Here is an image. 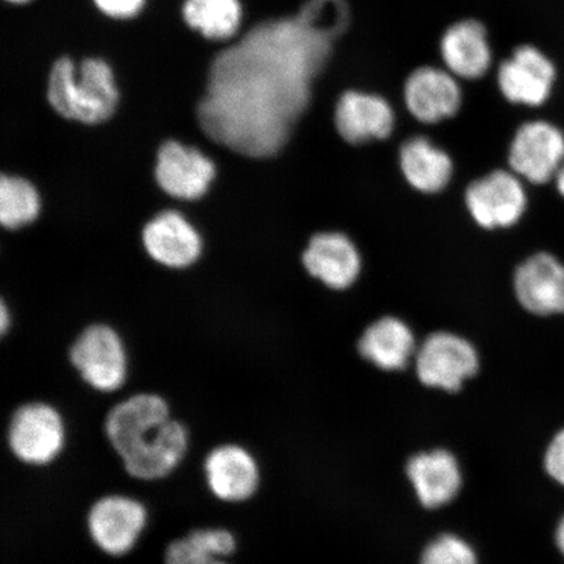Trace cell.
Here are the masks:
<instances>
[{
	"label": "cell",
	"instance_id": "obj_21",
	"mask_svg": "<svg viewBox=\"0 0 564 564\" xmlns=\"http://www.w3.org/2000/svg\"><path fill=\"white\" fill-rule=\"evenodd\" d=\"M414 347L412 330L397 317H383L372 323L358 344L361 356L386 371L404 369Z\"/></svg>",
	"mask_w": 564,
	"mask_h": 564
},
{
	"label": "cell",
	"instance_id": "obj_29",
	"mask_svg": "<svg viewBox=\"0 0 564 564\" xmlns=\"http://www.w3.org/2000/svg\"><path fill=\"white\" fill-rule=\"evenodd\" d=\"M554 541L556 549H558V552L561 553L564 560V514L560 519L558 524H556Z\"/></svg>",
	"mask_w": 564,
	"mask_h": 564
},
{
	"label": "cell",
	"instance_id": "obj_25",
	"mask_svg": "<svg viewBox=\"0 0 564 564\" xmlns=\"http://www.w3.org/2000/svg\"><path fill=\"white\" fill-rule=\"evenodd\" d=\"M39 195L30 182L2 176L0 180V223L7 229L24 227L37 217Z\"/></svg>",
	"mask_w": 564,
	"mask_h": 564
},
{
	"label": "cell",
	"instance_id": "obj_2",
	"mask_svg": "<svg viewBox=\"0 0 564 564\" xmlns=\"http://www.w3.org/2000/svg\"><path fill=\"white\" fill-rule=\"evenodd\" d=\"M47 100L62 117L96 124L112 116L118 91L111 69L104 61H83L76 70L73 61L61 58L48 76Z\"/></svg>",
	"mask_w": 564,
	"mask_h": 564
},
{
	"label": "cell",
	"instance_id": "obj_19",
	"mask_svg": "<svg viewBox=\"0 0 564 564\" xmlns=\"http://www.w3.org/2000/svg\"><path fill=\"white\" fill-rule=\"evenodd\" d=\"M441 54L451 74L478 79L491 65L488 32L479 21H458L443 34Z\"/></svg>",
	"mask_w": 564,
	"mask_h": 564
},
{
	"label": "cell",
	"instance_id": "obj_14",
	"mask_svg": "<svg viewBox=\"0 0 564 564\" xmlns=\"http://www.w3.org/2000/svg\"><path fill=\"white\" fill-rule=\"evenodd\" d=\"M214 176L215 165L195 148L176 141H167L160 148L156 178L166 194L178 199H199Z\"/></svg>",
	"mask_w": 564,
	"mask_h": 564
},
{
	"label": "cell",
	"instance_id": "obj_17",
	"mask_svg": "<svg viewBox=\"0 0 564 564\" xmlns=\"http://www.w3.org/2000/svg\"><path fill=\"white\" fill-rule=\"evenodd\" d=\"M303 264L314 278L333 289H347L361 272L357 247L341 232H321L303 253Z\"/></svg>",
	"mask_w": 564,
	"mask_h": 564
},
{
	"label": "cell",
	"instance_id": "obj_8",
	"mask_svg": "<svg viewBox=\"0 0 564 564\" xmlns=\"http://www.w3.org/2000/svg\"><path fill=\"white\" fill-rule=\"evenodd\" d=\"M478 366L474 345L454 334L429 336L417 355L421 382L447 392L460 390L465 380L476 376Z\"/></svg>",
	"mask_w": 564,
	"mask_h": 564
},
{
	"label": "cell",
	"instance_id": "obj_10",
	"mask_svg": "<svg viewBox=\"0 0 564 564\" xmlns=\"http://www.w3.org/2000/svg\"><path fill=\"white\" fill-rule=\"evenodd\" d=\"M203 474L212 496L224 503H243L259 490L257 458L238 443L212 448L203 462Z\"/></svg>",
	"mask_w": 564,
	"mask_h": 564
},
{
	"label": "cell",
	"instance_id": "obj_12",
	"mask_svg": "<svg viewBox=\"0 0 564 564\" xmlns=\"http://www.w3.org/2000/svg\"><path fill=\"white\" fill-rule=\"evenodd\" d=\"M514 294L528 313L564 315V262L550 252H538L518 267Z\"/></svg>",
	"mask_w": 564,
	"mask_h": 564
},
{
	"label": "cell",
	"instance_id": "obj_7",
	"mask_svg": "<svg viewBox=\"0 0 564 564\" xmlns=\"http://www.w3.org/2000/svg\"><path fill=\"white\" fill-rule=\"evenodd\" d=\"M511 171L533 185L555 180L564 165V132L546 121L524 123L514 133L509 154Z\"/></svg>",
	"mask_w": 564,
	"mask_h": 564
},
{
	"label": "cell",
	"instance_id": "obj_24",
	"mask_svg": "<svg viewBox=\"0 0 564 564\" xmlns=\"http://www.w3.org/2000/svg\"><path fill=\"white\" fill-rule=\"evenodd\" d=\"M238 0H186L183 18L186 23L209 40H227L241 21Z\"/></svg>",
	"mask_w": 564,
	"mask_h": 564
},
{
	"label": "cell",
	"instance_id": "obj_13",
	"mask_svg": "<svg viewBox=\"0 0 564 564\" xmlns=\"http://www.w3.org/2000/svg\"><path fill=\"white\" fill-rule=\"evenodd\" d=\"M189 448L188 429L172 417L150 440L121 458L127 475L138 481H160L173 474L185 460Z\"/></svg>",
	"mask_w": 564,
	"mask_h": 564
},
{
	"label": "cell",
	"instance_id": "obj_9",
	"mask_svg": "<svg viewBox=\"0 0 564 564\" xmlns=\"http://www.w3.org/2000/svg\"><path fill=\"white\" fill-rule=\"evenodd\" d=\"M465 200L476 223L486 229L512 227L521 220L528 206L523 180L505 171L471 183Z\"/></svg>",
	"mask_w": 564,
	"mask_h": 564
},
{
	"label": "cell",
	"instance_id": "obj_33",
	"mask_svg": "<svg viewBox=\"0 0 564 564\" xmlns=\"http://www.w3.org/2000/svg\"><path fill=\"white\" fill-rule=\"evenodd\" d=\"M210 564H230V563H228L225 560H216V561L212 562Z\"/></svg>",
	"mask_w": 564,
	"mask_h": 564
},
{
	"label": "cell",
	"instance_id": "obj_1",
	"mask_svg": "<svg viewBox=\"0 0 564 564\" xmlns=\"http://www.w3.org/2000/svg\"><path fill=\"white\" fill-rule=\"evenodd\" d=\"M294 32L259 26L217 56L197 112L208 138L249 158L281 150L307 100L306 63L289 53Z\"/></svg>",
	"mask_w": 564,
	"mask_h": 564
},
{
	"label": "cell",
	"instance_id": "obj_32",
	"mask_svg": "<svg viewBox=\"0 0 564 564\" xmlns=\"http://www.w3.org/2000/svg\"><path fill=\"white\" fill-rule=\"evenodd\" d=\"M7 2L21 4V3L30 2V0H7Z\"/></svg>",
	"mask_w": 564,
	"mask_h": 564
},
{
	"label": "cell",
	"instance_id": "obj_23",
	"mask_svg": "<svg viewBox=\"0 0 564 564\" xmlns=\"http://www.w3.org/2000/svg\"><path fill=\"white\" fill-rule=\"evenodd\" d=\"M238 549V540L228 528H195L169 542L164 564H210L229 558Z\"/></svg>",
	"mask_w": 564,
	"mask_h": 564
},
{
	"label": "cell",
	"instance_id": "obj_26",
	"mask_svg": "<svg viewBox=\"0 0 564 564\" xmlns=\"http://www.w3.org/2000/svg\"><path fill=\"white\" fill-rule=\"evenodd\" d=\"M421 564H478L475 550L455 534H443L422 554Z\"/></svg>",
	"mask_w": 564,
	"mask_h": 564
},
{
	"label": "cell",
	"instance_id": "obj_31",
	"mask_svg": "<svg viewBox=\"0 0 564 564\" xmlns=\"http://www.w3.org/2000/svg\"><path fill=\"white\" fill-rule=\"evenodd\" d=\"M555 187H556V192L560 193V195L563 197L564 199V165L562 166L561 171L558 174H556L555 176Z\"/></svg>",
	"mask_w": 564,
	"mask_h": 564
},
{
	"label": "cell",
	"instance_id": "obj_20",
	"mask_svg": "<svg viewBox=\"0 0 564 564\" xmlns=\"http://www.w3.org/2000/svg\"><path fill=\"white\" fill-rule=\"evenodd\" d=\"M144 245L156 262L182 268L195 262L200 253V238L176 212H164L144 229Z\"/></svg>",
	"mask_w": 564,
	"mask_h": 564
},
{
	"label": "cell",
	"instance_id": "obj_30",
	"mask_svg": "<svg viewBox=\"0 0 564 564\" xmlns=\"http://www.w3.org/2000/svg\"><path fill=\"white\" fill-rule=\"evenodd\" d=\"M10 326V316L9 312H7L4 303H2V312H0V330H2V335L7 333V328Z\"/></svg>",
	"mask_w": 564,
	"mask_h": 564
},
{
	"label": "cell",
	"instance_id": "obj_3",
	"mask_svg": "<svg viewBox=\"0 0 564 564\" xmlns=\"http://www.w3.org/2000/svg\"><path fill=\"white\" fill-rule=\"evenodd\" d=\"M7 444L21 464L33 468L47 467L65 449V419L58 409L46 401H26L11 415Z\"/></svg>",
	"mask_w": 564,
	"mask_h": 564
},
{
	"label": "cell",
	"instance_id": "obj_15",
	"mask_svg": "<svg viewBox=\"0 0 564 564\" xmlns=\"http://www.w3.org/2000/svg\"><path fill=\"white\" fill-rule=\"evenodd\" d=\"M404 97L411 115L427 124L454 117L462 105L455 75L435 67L415 69L406 80Z\"/></svg>",
	"mask_w": 564,
	"mask_h": 564
},
{
	"label": "cell",
	"instance_id": "obj_18",
	"mask_svg": "<svg viewBox=\"0 0 564 564\" xmlns=\"http://www.w3.org/2000/svg\"><path fill=\"white\" fill-rule=\"evenodd\" d=\"M406 474L426 509H438L453 502L462 488L460 467L456 457L446 449L412 457Z\"/></svg>",
	"mask_w": 564,
	"mask_h": 564
},
{
	"label": "cell",
	"instance_id": "obj_6",
	"mask_svg": "<svg viewBox=\"0 0 564 564\" xmlns=\"http://www.w3.org/2000/svg\"><path fill=\"white\" fill-rule=\"evenodd\" d=\"M172 419L171 405L156 392H138L105 415L104 434L119 458L129 455Z\"/></svg>",
	"mask_w": 564,
	"mask_h": 564
},
{
	"label": "cell",
	"instance_id": "obj_27",
	"mask_svg": "<svg viewBox=\"0 0 564 564\" xmlns=\"http://www.w3.org/2000/svg\"><path fill=\"white\" fill-rule=\"evenodd\" d=\"M544 468L550 479L564 489V427L547 444Z\"/></svg>",
	"mask_w": 564,
	"mask_h": 564
},
{
	"label": "cell",
	"instance_id": "obj_22",
	"mask_svg": "<svg viewBox=\"0 0 564 564\" xmlns=\"http://www.w3.org/2000/svg\"><path fill=\"white\" fill-rule=\"evenodd\" d=\"M400 165L406 181L425 194L441 192L453 175V161L448 154L425 138L406 141L401 148Z\"/></svg>",
	"mask_w": 564,
	"mask_h": 564
},
{
	"label": "cell",
	"instance_id": "obj_16",
	"mask_svg": "<svg viewBox=\"0 0 564 564\" xmlns=\"http://www.w3.org/2000/svg\"><path fill=\"white\" fill-rule=\"evenodd\" d=\"M338 133L350 144L391 135L394 115L383 97L350 90L338 100L335 112Z\"/></svg>",
	"mask_w": 564,
	"mask_h": 564
},
{
	"label": "cell",
	"instance_id": "obj_11",
	"mask_svg": "<svg viewBox=\"0 0 564 564\" xmlns=\"http://www.w3.org/2000/svg\"><path fill=\"white\" fill-rule=\"evenodd\" d=\"M555 82L554 62L533 45L518 47L498 70V86L507 100L531 108L549 100Z\"/></svg>",
	"mask_w": 564,
	"mask_h": 564
},
{
	"label": "cell",
	"instance_id": "obj_5",
	"mask_svg": "<svg viewBox=\"0 0 564 564\" xmlns=\"http://www.w3.org/2000/svg\"><path fill=\"white\" fill-rule=\"evenodd\" d=\"M69 362L91 390L115 393L127 380V357L121 338L102 324L90 326L70 347Z\"/></svg>",
	"mask_w": 564,
	"mask_h": 564
},
{
	"label": "cell",
	"instance_id": "obj_4",
	"mask_svg": "<svg viewBox=\"0 0 564 564\" xmlns=\"http://www.w3.org/2000/svg\"><path fill=\"white\" fill-rule=\"evenodd\" d=\"M87 532L95 546L111 558H122L138 545L148 524V510L126 494H106L90 505Z\"/></svg>",
	"mask_w": 564,
	"mask_h": 564
},
{
	"label": "cell",
	"instance_id": "obj_28",
	"mask_svg": "<svg viewBox=\"0 0 564 564\" xmlns=\"http://www.w3.org/2000/svg\"><path fill=\"white\" fill-rule=\"evenodd\" d=\"M96 6L105 15L116 19L135 17L144 4V0H95Z\"/></svg>",
	"mask_w": 564,
	"mask_h": 564
}]
</instances>
